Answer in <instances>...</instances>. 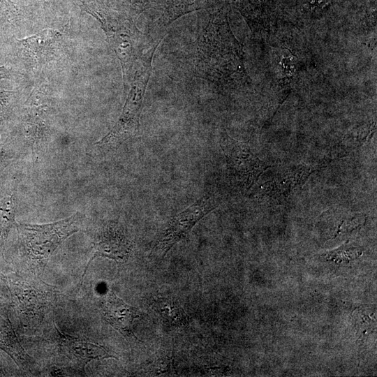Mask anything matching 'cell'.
<instances>
[{"label": "cell", "mask_w": 377, "mask_h": 377, "mask_svg": "<svg viewBox=\"0 0 377 377\" xmlns=\"http://www.w3.org/2000/svg\"><path fill=\"white\" fill-rule=\"evenodd\" d=\"M154 44L139 59L131 81V89L121 115L112 129L96 144L101 148H114L138 131L144 97L151 72Z\"/></svg>", "instance_id": "cell-1"}, {"label": "cell", "mask_w": 377, "mask_h": 377, "mask_svg": "<svg viewBox=\"0 0 377 377\" xmlns=\"http://www.w3.org/2000/svg\"><path fill=\"white\" fill-rule=\"evenodd\" d=\"M100 22L112 48L120 61L124 85L131 81L137 64L142 56L143 34L131 22L121 23L108 20L98 12L87 11Z\"/></svg>", "instance_id": "cell-2"}, {"label": "cell", "mask_w": 377, "mask_h": 377, "mask_svg": "<svg viewBox=\"0 0 377 377\" xmlns=\"http://www.w3.org/2000/svg\"><path fill=\"white\" fill-rule=\"evenodd\" d=\"M80 221L81 216L77 213L54 223L22 226L31 253L36 259H47L66 238L79 230Z\"/></svg>", "instance_id": "cell-3"}, {"label": "cell", "mask_w": 377, "mask_h": 377, "mask_svg": "<svg viewBox=\"0 0 377 377\" xmlns=\"http://www.w3.org/2000/svg\"><path fill=\"white\" fill-rule=\"evenodd\" d=\"M227 165L235 182L243 189H249L269 167L245 143L230 137L221 143Z\"/></svg>", "instance_id": "cell-4"}, {"label": "cell", "mask_w": 377, "mask_h": 377, "mask_svg": "<svg viewBox=\"0 0 377 377\" xmlns=\"http://www.w3.org/2000/svg\"><path fill=\"white\" fill-rule=\"evenodd\" d=\"M217 206L213 197L205 195L174 216L158 239L156 251L162 253L163 256L165 255L177 242L188 235L198 221Z\"/></svg>", "instance_id": "cell-5"}, {"label": "cell", "mask_w": 377, "mask_h": 377, "mask_svg": "<svg viewBox=\"0 0 377 377\" xmlns=\"http://www.w3.org/2000/svg\"><path fill=\"white\" fill-rule=\"evenodd\" d=\"M313 171L312 167L304 164L288 167L262 184L260 191L274 199L286 198L296 187L302 186Z\"/></svg>", "instance_id": "cell-6"}, {"label": "cell", "mask_w": 377, "mask_h": 377, "mask_svg": "<svg viewBox=\"0 0 377 377\" xmlns=\"http://www.w3.org/2000/svg\"><path fill=\"white\" fill-rule=\"evenodd\" d=\"M104 319L123 335L136 339L133 331V323L138 317V311L125 303L113 291H110L103 302Z\"/></svg>", "instance_id": "cell-7"}, {"label": "cell", "mask_w": 377, "mask_h": 377, "mask_svg": "<svg viewBox=\"0 0 377 377\" xmlns=\"http://www.w3.org/2000/svg\"><path fill=\"white\" fill-rule=\"evenodd\" d=\"M59 340L63 353L82 370L91 360L113 357L104 348L76 337L59 332Z\"/></svg>", "instance_id": "cell-8"}, {"label": "cell", "mask_w": 377, "mask_h": 377, "mask_svg": "<svg viewBox=\"0 0 377 377\" xmlns=\"http://www.w3.org/2000/svg\"><path fill=\"white\" fill-rule=\"evenodd\" d=\"M131 252V244L124 235L114 230H109L96 244L91 260L98 256L108 258L117 262H124Z\"/></svg>", "instance_id": "cell-9"}, {"label": "cell", "mask_w": 377, "mask_h": 377, "mask_svg": "<svg viewBox=\"0 0 377 377\" xmlns=\"http://www.w3.org/2000/svg\"><path fill=\"white\" fill-rule=\"evenodd\" d=\"M60 37L59 31L47 29L20 39L19 42L35 55H41L44 52H47Z\"/></svg>", "instance_id": "cell-10"}, {"label": "cell", "mask_w": 377, "mask_h": 377, "mask_svg": "<svg viewBox=\"0 0 377 377\" xmlns=\"http://www.w3.org/2000/svg\"><path fill=\"white\" fill-rule=\"evenodd\" d=\"M152 308L172 325H183L187 322L184 310L172 299L159 297L153 302Z\"/></svg>", "instance_id": "cell-11"}, {"label": "cell", "mask_w": 377, "mask_h": 377, "mask_svg": "<svg viewBox=\"0 0 377 377\" xmlns=\"http://www.w3.org/2000/svg\"><path fill=\"white\" fill-rule=\"evenodd\" d=\"M362 253V251L359 248L345 244L333 251L327 252L323 254V256L328 261L341 264L343 263H348L359 258Z\"/></svg>", "instance_id": "cell-12"}, {"label": "cell", "mask_w": 377, "mask_h": 377, "mask_svg": "<svg viewBox=\"0 0 377 377\" xmlns=\"http://www.w3.org/2000/svg\"><path fill=\"white\" fill-rule=\"evenodd\" d=\"M15 207L13 195L5 197L0 202V231L3 235L15 224Z\"/></svg>", "instance_id": "cell-13"}, {"label": "cell", "mask_w": 377, "mask_h": 377, "mask_svg": "<svg viewBox=\"0 0 377 377\" xmlns=\"http://www.w3.org/2000/svg\"><path fill=\"white\" fill-rule=\"evenodd\" d=\"M369 309H360L355 313L357 316L356 323L359 324V327L361 328L367 327L369 329L372 327L376 323L375 318L370 316L369 312L371 310L369 311V314L367 313Z\"/></svg>", "instance_id": "cell-14"}, {"label": "cell", "mask_w": 377, "mask_h": 377, "mask_svg": "<svg viewBox=\"0 0 377 377\" xmlns=\"http://www.w3.org/2000/svg\"><path fill=\"white\" fill-rule=\"evenodd\" d=\"M296 59L291 54H284L279 61V68L281 72L286 76H290L295 69Z\"/></svg>", "instance_id": "cell-15"}, {"label": "cell", "mask_w": 377, "mask_h": 377, "mask_svg": "<svg viewBox=\"0 0 377 377\" xmlns=\"http://www.w3.org/2000/svg\"><path fill=\"white\" fill-rule=\"evenodd\" d=\"M10 76V70L6 66H0V80L7 79Z\"/></svg>", "instance_id": "cell-16"}, {"label": "cell", "mask_w": 377, "mask_h": 377, "mask_svg": "<svg viewBox=\"0 0 377 377\" xmlns=\"http://www.w3.org/2000/svg\"><path fill=\"white\" fill-rule=\"evenodd\" d=\"M3 103L2 101V98L0 96V121H1V114L3 113Z\"/></svg>", "instance_id": "cell-17"}, {"label": "cell", "mask_w": 377, "mask_h": 377, "mask_svg": "<svg viewBox=\"0 0 377 377\" xmlns=\"http://www.w3.org/2000/svg\"><path fill=\"white\" fill-rule=\"evenodd\" d=\"M317 1V3H322L323 4V3H325L326 1V0H316Z\"/></svg>", "instance_id": "cell-18"}]
</instances>
